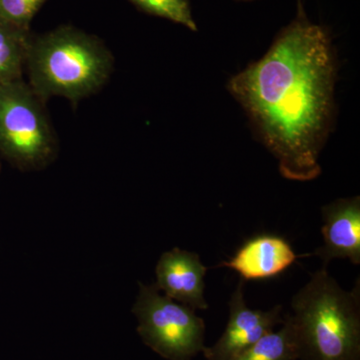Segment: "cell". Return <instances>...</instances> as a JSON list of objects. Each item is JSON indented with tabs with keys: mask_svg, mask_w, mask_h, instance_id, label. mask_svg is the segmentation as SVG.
I'll return each instance as SVG.
<instances>
[{
	"mask_svg": "<svg viewBox=\"0 0 360 360\" xmlns=\"http://www.w3.org/2000/svg\"><path fill=\"white\" fill-rule=\"evenodd\" d=\"M336 58L326 27L297 15L269 51L229 80L260 141L284 179L309 181L321 174L319 155L333 127Z\"/></svg>",
	"mask_w": 360,
	"mask_h": 360,
	"instance_id": "6da1fadb",
	"label": "cell"
},
{
	"mask_svg": "<svg viewBox=\"0 0 360 360\" xmlns=\"http://www.w3.org/2000/svg\"><path fill=\"white\" fill-rule=\"evenodd\" d=\"M300 360H360V281L345 290L326 267L291 300Z\"/></svg>",
	"mask_w": 360,
	"mask_h": 360,
	"instance_id": "7a4b0ae2",
	"label": "cell"
},
{
	"mask_svg": "<svg viewBox=\"0 0 360 360\" xmlns=\"http://www.w3.org/2000/svg\"><path fill=\"white\" fill-rule=\"evenodd\" d=\"M115 58L98 39L70 26L32 37L25 68L30 85L41 101L65 97L78 103L110 79Z\"/></svg>",
	"mask_w": 360,
	"mask_h": 360,
	"instance_id": "3957f363",
	"label": "cell"
},
{
	"mask_svg": "<svg viewBox=\"0 0 360 360\" xmlns=\"http://www.w3.org/2000/svg\"><path fill=\"white\" fill-rule=\"evenodd\" d=\"M58 150L44 101L23 79L0 85V153L25 169L51 162Z\"/></svg>",
	"mask_w": 360,
	"mask_h": 360,
	"instance_id": "277c9868",
	"label": "cell"
},
{
	"mask_svg": "<svg viewBox=\"0 0 360 360\" xmlns=\"http://www.w3.org/2000/svg\"><path fill=\"white\" fill-rule=\"evenodd\" d=\"M132 312L141 340L163 359L191 360L202 352L205 321L191 307L161 295L155 284H139Z\"/></svg>",
	"mask_w": 360,
	"mask_h": 360,
	"instance_id": "5b68a950",
	"label": "cell"
},
{
	"mask_svg": "<svg viewBox=\"0 0 360 360\" xmlns=\"http://www.w3.org/2000/svg\"><path fill=\"white\" fill-rule=\"evenodd\" d=\"M245 283L239 281L229 302V316L226 328L212 347H205L206 360H232L276 326L283 324V307L270 310H255L248 307Z\"/></svg>",
	"mask_w": 360,
	"mask_h": 360,
	"instance_id": "8992f818",
	"label": "cell"
},
{
	"mask_svg": "<svg viewBox=\"0 0 360 360\" xmlns=\"http://www.w3.org/2000/svg\"><path fill=\"white\" fill-rule=\"evenodd\" d=\"M207 269L198 253L175 248L163 253L158 260L155 285L175 302L194 310L207 309L205 297Z\"/></svg>",
	"mask_w": 360,
	"mask_h": 360,
	"instance_id": "52a82bcc",
	"label": "cell"
},
{
	"mask_svg": "<svg viewBox=\"0 0 360 360\" xmlns=\"http://www.w3.org/2000/svg\"><path fill=\"white\" fill-rule=\"evenodd\" d=\"M323 245L314 255L328 266L331 260L360 264V198H340L321 208Z\"/></svg>",
	"mask_w": 360,
	"mask_h": 360,
	"instance_id": "ba28073f",
	"label": "cell"
},
{
	"mask_svg": "<svg viewBox=\"0 0 360 360\" xmlns=\"http://www.w3.org/2000/svg\"><path fill=\"white\" fill-rule=\"evenodd\" d=\"M300 257L286 239L262 234L248 239L231 259L217 267L236 270L245 281H262L283 274Z\"/></svg>",
	"mask_w": 360,
	"mask_h": 360,
	"instance_id": "9c48e42d",
	"label": "cell"
},
{
	"mask_svg": "<svg viewBox=\"0 0 360 360\" xmlns=\"http://www.w3.org/2000/svg\"><path fill=\"white\" fill-rule=\"evenodd\" d=\"M30 39L28 30L0 18V85L22 79Z\"/></svg>",
	"mask_w": 360,
	"mask_h": 360,
	"instance_id": "30bf717a",
	"label": "cell"
},
{
	"mask_svg": "<svg viewBox=\"0 0 360 360\" xmlns=\"http://www.w3.org/2000/svg\"><path fill=\"white\" fill-rule=\"evenodd\" d=\"M298 348L290 315L284 316L283 328L265 333L232 360H297Z\"/></svg>",
	"mask_w": 360,
	"mask_h": 360,
	"instance_id": "8fae6325",
	"label": "cell"
},
{
	"mask_svg": "<svg viewBox=\"0 0 360 360\" xmlns=\"http://www.w3.org/2000/svg\"><path fill=\"white\" fill-rule=\"evenodd\" d=\"M135 6L153 15L160 16L198 32L189 0H130Z\"/></svg>",
	"mask_w": 360,
	"mask_h": 360,
	"instance_id": "7c38bea8",
	"label": "cell"
},
{
	"mask_svg": "<svg viewBox=\"0 0 360 360\" xmlns=\"http://www.w3.org/2000/svg\"><path fill=\"white\" fill-rule=\"evenodd\" d=\"M46 0H0V18L23 30L30 28Z\"/></svg>",
	"mask_w": 360,
	"mask_h": 360,
	"instance_id": "4fadbf2b",
	"label": "cell"
},
{
	"mask_svg": "<svg viewBox=\"0 0 360 360\" xmlns=\"http://www.w3.org/2000/svg\"><path fill=\"white\" fill-rule=\"evenodd\" d=\"M243 1H248V0H243Z\"/></svg>",
	"mask_w": 360,
	"mask_h": 360,
	"instance_id": "5bb4252c",
	"label": "cell"
}]
</instances>
